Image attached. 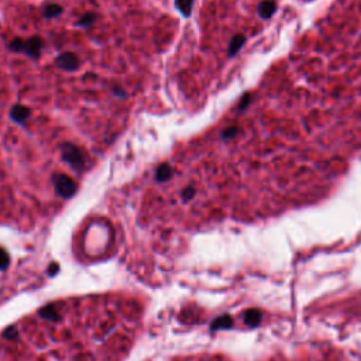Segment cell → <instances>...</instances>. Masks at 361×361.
Masks as SVG:
<instances>
[{"instance_id":"obj_1","label":"cell","mask_w":361,"mask_h":361,"mask_svg":"<svg viewBox=\"0 0 361 361\" xmlns=\"http://www.w3.org/2000/svg\"><path fill=\"white\" fill-rule=\"evenodd\" d=\"M61 151H62V160H64L72 169H75V171H82V169H84L85 168L84 154H82V151H81L76 145H73V144H71V143H65V144L62 145Z\"/></svg>"},{"instance_id":"obj_2","label":"cell","mask_w":361,"mask_h":361,"mask_svg":"<svg viewBox=\"0 0 361 361\" xmlns=\"http://www.w3.org/2000/svg\"><path fill=\"white\" fill-rule=\"evenodd\" d=\"M54 186H55L56 194L65 199H68L71 196H73L76 189H78V185L76 182L72 180L71 177L65 175V174H55L54 177Z\"/></svg>"},{"instance_id":"obj_3","label":"cell","mask_w":361,"mask_h":361,"mask_svg":"<svg viewBox=\"0 0 361 361\" xmlns=\"http://www.w3.org/2000/svg\"><path fill=\"white\" fill-rule=\"evenodd\" d=\"M56 65L65 71H76L79 68L81 62L76 54L73 53H64L56 58Z\"/></svg>"},{"instance_id":"obj_4","label":"cell","mask_w":361,"mask_h":361,"mask_svg":"<svg viewBox=\"0 0 361 361\" xmlns=\"http://www.w3.org/2000/svg\"><path fill=\"white\" fill-rule=\"evenodd\" d=\"M42 45H44V42H42L41 37L34 36V37L28 38L27 41L24 42V53H26L28 56L37 59L38 56L41 55Z\"/></svg>"},{"instance_id":"obj_5","label":"cell","mask_w":361,"mask_h":361,"mask_svg":"<svg viewBox=\"0 0 361 361\" xmlns=\"http://www.w3.org/2000/svg\"><path fill=\"white\" fill-rule=\"evenodd\" d=\"M30 114H31V110L24 105H14L10 110V117L16 123H24L30 117Z\"/></svg>"},{"instance_id":"obj_6","label":"cell","mask_w":361,"mask_h":361,"mask_svg":"<svg viewBox=\"0 0 361 361\" xmlns=\"http://www.w3.org/2000/svg\"><path fill=\"white\" fill-rule=\"evenodd\" d=\"M172 178V168L169 164H161L155 171V180L158 182H167Z\"/></svg>"},{"instance_id":"obj_7","label":"cell","mask_w":361,"mask_h":361,"mask_svg":"<svg viewBox=\"0 0 361 361\" xmlns=\"http://www.w3.org/2000/svg\"><path fill=\"white\" fill-rule=\"evenodd\" d=\"M62 12H64L62 6H59L56 3H48V4H45L44 6V10H42V13H44L45 17H56V16H59Z\"/></svg>"},{"instance_id":"obj_8","label":"cell","mask_w":361,"mask_h":361,"mask_svg":"<svg viewBox=\"0 0 361 361\" xmlns=\"http://www.w3.org/2000/svg\"><path fill=\"white\" fill-rule=\"evenodd\" d=\"M192 0H175V7L180 10L185 17H189L192 12Z\"/></svg>"},{"instance_id":"obj_9","label":"cell","mask_w":361,"mask_h":361,"mask_svg":"<svg viewBox=\"0 0 361 361\" xmlns=\"http://www.w3.org/2000/svg\"><path fill=\"white\" fill-rule=\"evenodd\" d=\"M95 21H96V14L89 12V13H85L84 16L79 18L78 24H79L81 27H90Z\"/></svg>"},{"instance_id":"obj_10","label":"cell","mask_w":361,"mask_h":361,"mask_svg":"<svg viewBox=\"0 0 361 361\" xmlns=\"http://www.w3.org/2000/svg\"><path fill=\"white\" fill-rule=\"evenodd\" d=\"M24 42L26 41H23L21 38H13L12 40V42L9 44V48L13 51V53H23L24 51Z\"/></svg>"},{"instance_id":"obj_11","label":"cell","mask_w":361,"mask_h":361,"mask_svg":"<svg viewBox=\"0 0 361 361\" xmlns=\"http://www.w3.org/2000/svg\"><path fill=\"white\" fill-rule=\"evenodd\" d=\"M195 196V189L194 188H186L183 192H182V198H183V200L185 202H188V200H191L192 198Z\"/></svg>"},{"instance_id":"obj_12","label":"cell","mask_w":361,"mask_h":361,"mask_svg":"<svg viewBox=\"0 0 361 361\" xmlns=\"http://www.w3.org/2000/svg\"><path fill=\"white\" fill-rule=\"evenodd\" d=\"M6 265H7V254H6V251L0 249V268H3Z\"/></svg>"},{"instance_id":"obj_13","label":"cell","mask_w":361,"mask_h":361,"mask_svg":"<svg viewBox=\"0 0 361 361\" xmlns=\"http://www.w3.org/2000/svg\"><path fill=\"white\" fill-rule=\"evenodd\" d=\"M113 92H114V95H116V96L126 97V92H125V90H123V89H122V88H120V86H119V88L116 86V88L113 89Z\"/></svg>"}]
</instances>
